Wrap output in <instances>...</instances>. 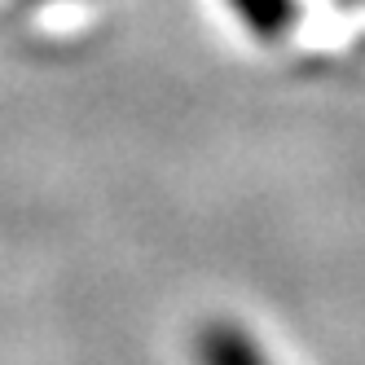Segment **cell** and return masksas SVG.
<instances>
[{
  "label": "cell",
  "instance_id": "cell-1",
  "mask_svg": "<svg viewBox=\"0 0 365 365\" xmlns=\"http://www.w3.org/2000/svg\"><path fill=\"white\" fill-rule=\"evenodd\" d=\"M198 365H269V361L238 326L212 322L198 334Z\"/></svg>",
  "mask_w": 365,
  "mask_h": 365
},
{
  "label": "cell",
  "instance_id": "cell-2",
  "mask_svg": "<svg viewBox=\"0 0 365 365\" xmlns=\"http://www.w3.org/2000/svg\"><path fill=\"white\" fill-rule=\"evenodd\" d=\"M233 9L242 14V22L255 36H282L295 22V0H233Z\"/></svg>",
  "mask_w": 365,
  "mask_h": 365
}]
</instances>
